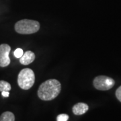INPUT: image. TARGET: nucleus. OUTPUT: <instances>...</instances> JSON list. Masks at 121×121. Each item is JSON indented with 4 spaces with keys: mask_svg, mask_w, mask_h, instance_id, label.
<instances>
[{
    "mask_svg": "<svg viewBox=\"0 0 121 121\" xmlns=\"http://www.w3.org/2000/svg\"><path fill=\"white\" fill-rule=\"evenodd\" d=\"M61 90L60 83L55 79H51L43 82L39 87L37 94L40 99L50 101L56 98Z\"/></svg>",
    "mask_w": 121,
    "mask_h": 121,
    "instance_id": "1",
    "label": "nucleus"
},
{
    "mask_svg": "<svg viewBox=\"0 0 121 121\" xmlns=\"http://www.w3.org/2000/svg\"><path fill=\"white\" fill-rule=\"evenodd\" d=\"M40 28V23L36 20L24 19L15 24V30L19 34L31 35L38 32Z\"/></svg>",
    "mask_w": 121,
    "mask_h": 121,
    "instance_id": "2",
    "label": "nucleus"
},
{
    "mask_svg": "<svg viewBox=\"0 0 121 121\" xmlns=\"http://www.w3.org/2000/svg\"><path fill=\"white\" fill-rule=\"evenodd\" d=\"M35 82V75L31 69L25 68L20 71L17 76V84L24 90H28L33 86Z\"/></svg>",
    "mask_w": 121,
    "mask_h": 121,
    "instance_id": "3",
    "label": "nucleus"
},
{
    "mask_svg": "<svg viewBox=\"0 0 121 121\" xmlns=\"http://www.w3.org/2000/svg\"><path fill=\"white\" fill-rule=\"evenodd\" d=\"M93 84L95 89L98 90L106 91L113 87L115 84V81L108 76L99 75L94 78Z\"/></svg>",
    "mask_w": 121,
    "mask_h": 121,
    "instance_id": "4",
    "label": "nucleus"
},
{
    "mask_svg": "<svg viewBox=\"0 0 121 121\" xmlns=\"http://www.w3.org/2000/svg\"><path fill=\"white\" fill-rule=\"evenodd\" d=\"M11 51V47L7 44H0V67H5L9 65L10 59L9 54Z\"/></svg>",
    "mask_w": 121,
    "mask_h": 121,
    "instance_id": "5",
    "label": "nucleus"
},
{
    "mask_svg": "<svg viewBox=\"0 0 121 121\" xmlns=\"http://www.w3.org/2000/svg\"><path fill=\"white\" fill-rule=\"evenodd\" d=\"M35 59V55L31 51H27L24 52L23 55L20 57V63L24 65H29L32 63Z\"/></svg>",
    "mask_w": 121,
    "mask_h": 121,
    "instance_id": "6",
    "label": "nucleus"
},
{
    "mask_svg": "<svg viewBox=\"0 0 121 121\" xmlns=\"http://www.w3.org/2000/svg\"><path fill=\"white\" fill-rule=\"evenodd\" d=\"M88 110H89L88 105L83 102H79L75 104L72 108V111L75 115H82L87 112Z\"/></svg>",
    "mask_w": 121,
    "mask_h": 121,
    "instance_id": "7",
    "label": "nucleus"
},
{
    "mask_svg": "<svg viewBox=\"0 0 121 121\" xmlns=\"http://www.w3.org/2000/svg\"><path fill=\"white\" fill-rule=\"evenodd\" d=\"M0 121H15V116L11 112H5L0 116Z\"/></svg>",
    "mask_w": 121,
    "mask_h": 121,
    "instance_id": "8",
    "label": "nucleus"
},
{
    "mask_svg": "<svg viewBox=\"0 0 121 121\" xmlns=\"http://www.w3.org/2000/svg\"><path fill=\"white\" fill-rule=\"evenodd\" d=\"M12 87L11 85L8 82L4 81V80H1L0 81V91H9L11 90Z\"/></svg>",
    "mask_w": 121,
    "mask_h": 121,
    "instance_id": "9",
    "label": "nucleus"
},
{
    "mask_svg": "<svg viewBox=\"0 0 121 121\" xmlns=\"http://www.w3.org/2000/svg\"><path fill=\"white\" fill-rule=\"evenodd\" d=\"M69 119V116L66 114H60L56 117L57 121H67Z\"/></svg>",
    "mask_w": 121,
    "mask_h": 121,
    "instance_id": "10",
    "label": "nucleus"
},
{
    "mask_svg": "<svg viewBox=\"0 0 121 121\" xmlns=\"http://www.w3.org/2000/svg\"><path fill=\"white\" fill-rule=\"evenodd\" d=\"M13 54H14V56H16V58H20L23 55L24 51H23L22 48H17V49L15 50Z\"/></svg>",
    "mask_w": 121,
    "mask_h": 121,
    "instance_id": "11",
    "label": "nucleus"
},
{
    "mask_svg": "<svg viewBox=\"0 0 121 121\" xmlns=\"http://www.w3.org/2000/svg\"><path fill=\"white\" fill-rule=\"evenodd\" d=\"M116 96H117V99H118L121 102V86H120L116 91Z\"/></svg>",
    "mask_w": 121,
    "mask_h": 121,
    "instance_id": "12",
    "label": "nucleus"
},
{
    "mask_svg": "<svg viewBox=\"0 0 121 121\" xmlns=\"http://www.w3.org/2000/svg\"><path fill=\"white\" fill-rule=\"evenodd\" d=\"M1 95L4 97L8 98L9 95V91H1Z\"/></svg>",
    "mask_w": 121,
    "mask_h": 121,
    "instance_id": "13",
    "label": "nucleus"
}]
</instances>
